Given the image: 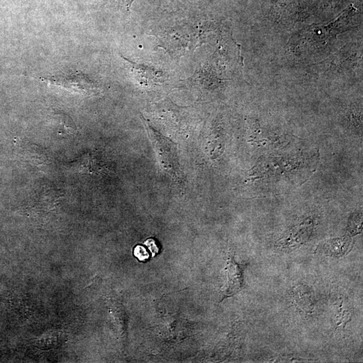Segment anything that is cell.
Segmentation results:
<instances>
[{
    "label": "cell",
    "instance_id": "obj_5",
    "mask_svg": "<svg viewBox=\"0 0 363 363\" xmlns=\"http://www.w3.org/2000/svg\"><path fill=\"white\" fill-rule=\"evenodd\" d=\"M361 223H362V220H361L360 216H356L354 217V218H350V221L349 222V229H350V232L356 234L357 231H360Z\"/></svg>",
    "mask_w": 363,
    "mask_h": 363
},
{
    "label": "cell",
    "instance_id": "obj_1",
    "mask_svg": "<svg viewBox=\"0 0 363 363\" xmlns=\"http://www.w3.org/2000/svg\"><path fill=\"white\" fill-rule=\"evenodd\" d=\"M144 122L162 170L168 174L176 182L181 184L184 175L180 165L176 144L153 129L145 119H144Z\"/></svg>",
    "mask_w": 363,
    "mask_h": 363
},
{
    "label": "cell",
    "instance_id": "obj_3",
    "mask_svg": "<svg viewBox=\"0 0 363 363\" xmlns=\"http://www.w3.org/2000/svg\"><path fill=\"white\" fill-rule=\"evenodd\" d=\"M226 295H234L240 290L243 283V271L232 259L227 264Z\"/></svg>",
    "mask_w": 363,
    "mask_h": 363
},
{
    "label": "cell",
    "instance_id": "obj_6",
    "mask_svg": "<svg viewBox=\"0 0 363 363\" xmlns=\"http://www.w3.org/2000/svg\"><path fill=\"white\" fill-rule=\"evenodd\" d=\"M134 255L139 259L140 261H145L149 258V254H148L145 248L142 246H137L134 250Z\"/></svg>",
    "mask_w": 363,
    "mask_h": 363
},
{
    "label": "cell",
    "instance_id": "obj_8",
    "mask_svg": "<svg viewBox=\"0 0 363 363\" xmlns=\"http://www.w3.org/2000/svg\"><path fill=\"white\" fill-rule=\"evenodd\" d=\"M134 1H135V0H126V3L127 4L128 8L131 6L132 3H133Z\"/></svg>",
    "mask_w": 363,
    "mask_h": 363
},
{
    "label": "cell",
    "instance_id": "obj_7",
    "mask_svg": "<svg viewBox=\"0 0 363 363\" xmlns=\"http://www.w3.org/2000/svg\"><path fill=\"white\" fill-rule=\"evenodd\" d=\"M145 244L150 249L153 256H155L157 254L159 253V248L157 246L156 243H155L154 240H153V239H148L147 241H146Z\"/></svg>",
    "mask_w": 363,
    "mask_h": 363
},
{
    "label": "cell",
    "instance_id": "obj_4",
    "mask_svg": "<svg viewBox=\"0 0 363 363\" xmlns=\"http://www.w3.org/2000/svg\"><path fill=\"white\" fill-rule=\"evenodd\" d=\"M350 243L351 241L348 237L327 241L322 248V253L330 256H343L350 249Z\"/></svg>",
    "mask_w": 363,
    "mask_h": 363
},
{
    "label": "cell",
    "instance_id": "obj_2",
    "mask_svg": "<svg viewBox=\"0 0 363 363\" xmlns=\"http://www.w3.org/2000/svg\"><path fill=\"white\" fill-rule=\"evenodd\" d=\"M46 81L52 85L60 86L84 95L94 94L98 91L96 83L82 73H73L66 75H57L44 77Z\"/></svg>",
    "mask_w": 363,
    "mask_h": 363
}]
</instances>
